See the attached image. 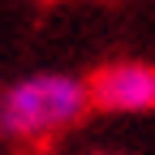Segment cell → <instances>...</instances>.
<instances>
[{"label": "cell", "instance_id": "cell-3", "mask_svg": "<svg viewBox=\"0 0 155 155\" xmlns=\"http://www.w3.org/2000/svg\"><path fill=\"white\" fill-rule=\"evenodd\" d=\"M95 155H112V151H95Z\"/></svg>", "mask_w": 155, "mask_h": 155}, {"label": "cell", "instance_id": "cell-4", "mask_svg": "<svg viewBox=\"0 0 155 155\" xmlns=\"http://www.w3.org/2000/svg\"><path fill=\"white\" fill-rule=\"evenodd\" d=\"M39 5H48V0H39Z\"/></svg>", "mask_w": 155, "mask_h": 155}, {"label": "cell", "instance_id": "cell-2", "mask_svg": "<svg viewBox=\"0 0 155 155\" xmlns=\"http://www.w3.org/2000/svg\"><path fill=\"white\" fill-rule=\"evenodd\" d=\"M91 112L142 116L155 112V65L151 61H108L86 78Z\"/></svg>", "mask_w": 155, "mask_h": 155}, {"label": "cell", "instance_id": "cell-1", "mask_svg": "<svg viewBox=\"0 0 155 155\" xmlns=\"http://www.w3.org/2000/svg\"><path fill=\"white\" fill-rule=\"evenodd\" d=\"M91 116L86 78L73 73H30L0 86V138L48 142Z\"/></svg>", "mask_w": 155, "mask_h": 155}]
</instances>
